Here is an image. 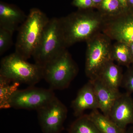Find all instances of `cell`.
Listing matches in <instances>:
<instances>
[{
    "label": "cell",
    "mask_w": 133,
    "mask_h": 133,
    "mask_svg": "<svg viewBox=\"0 0 133 133\" xmlns=\"http://www.w3.org/2000/svg\"><path fill=\"white\" fill-rule=\"evenodd\" d=\"M66 48L79 42H87L102 32L104 17L79 11L59 18Z\"/></svg>",
    "instance_id": "obj_1"
},
{
    "label": "cell",
    "mask_w": 133,
    "mask_h": 133,
    "mask_svg": "<svg viewBox=\"0 0 133 133\" xmlns=\"http://www.w3.org/2000/svg\"><path fill=\"white\" fill-rule=\"evenodd\" d=\"M49 20L41 10L37 8L30 9L26 20L19 27L15 52L26 60L32 56Z\"/></svg>",
    "instance_id": "obj_2"
},
{
    "label": "cell",
    "mask_w": 133,
    "mask_h": 133,
    "mask_svg": "<svg viewBox=\"0 0 133 133\" xmlns=\"http://www.w3.org/2000/svg\"><path fill=\"white\" fill-rule=\"evenodd\" d=\"M66 49L59 18L50 19L32 56L35 63L43 66Z\"/></svg>",
    "instance_id": "obj_3"
},
{
    "label": "cell",
    "mask_w": 133,
    "mask_h": 133,
    "mask_svg": "<svg viewBox=\"0 0 133 133\" xmlns=\"http://www.w3.org/2000/svg\"><path fill=\"white\" fill-rule=\"evenodd\" d=\"M0 76L19 83L33 86L43 79V66L30 63L15 52L3 57Z\"/></svg>",
    "instance_id": "obj_4"
},
{
    "label": "cell",
    "mask_w": 133,
    "mask_h": 133,
    "mask_svg": "<svg viewBox=\"0 0 133 133\" xmlns=\"http://www.w3.org/2000/svg\"><path fill=\"white\" fill-rule=\"evenodd\" d=\"M43 67V79L53 90L68 88L78 72L77 65L66 49Z\"/></svg>",
    "instance_id": "obj_5"
},
{
    "label": "cell",
    "mask_w": 133,
    "mask_h": 133,
    "mask_svg": "<svg viewBox=\"0 0 133 133\" xmlns=\"http://www.w3.org/2000/svg\"><path fill=\"white\" fill-rule=\"evenodd\" d=\"M111 41L101 32L87 41L85 72L89 80L96 78L105 65L113 60Z\"/></svg>",
    "instance_id": "obj_6"
},
{
    "label": "cell",
    "mask_w": 133,
    "mask_h": 133,
    "mask_svg": "<svg viewBox=\"0 0 133 133\" xmlns=\"http://www.w3.org/2000/svg\"><path fill=\"white\" fill-rule=\"evenodd\" d=\"M43 133H60L67 114L66 107L56 96L37 110Z\"/></svg>",
    "instance_id": "obj_7"
},
{
    "label": "cell",
    "mask_w": 133,
    "mask_h": 133,
    "mask_svg": "<svg viewBox=\"0 0 133 133\" xmlns=\"http://www.w3.org/2000/svg\"><path fill=\"white\" fill-rule=\"evenodd\" d=\"M53 90L50 89L30 87L16 91L10 99L9 108L37 110L44 105L55 97Z\"/></svg>",
    "instance_id": "obj_8"
},
{
    "label": "cell",
    "mask_w": 133,
    "mask_h": 133,
    "mask_svg": "<svg viewBox=\"0 0 133 133\" xmlns=\"http://www.w3.org/2000/svg\"><path fill=\"white\" fill-rule=\"evenodd\" d=\"M102 32L111 40L133 43V14L123 11L114 16L104 17Z\"/></svg>",
    "instance_id": "obj_9"
},
{
    "label": "cell",
    "mask_w": 133,
    "mask_h": 133,
    "mask_svg": "<svg viewBox=\"0 0 133 133\" xmlns=\"http://www.w3.org/2000/svg\"><path fill=\"white\" fill-rule=\"evenodd\" d=\"M108 118L124 130L129 124H133V99L131 94L122 93L115 101Z\"/></svg>",
    "instance_id": "obj_10"
},
{
    "label": "cell",
    "mask_w": 133,
    "mask_h": 133,
    "mask_svg": "<svg viewBox=\"0 0 133 133\" xmlns=\"http://www.w3.org/2000/svg\"><path fill=\"white\" fill-rule=\"evenodd\" d=\"M71 107L74 115L77 117L83 115L84 112L87 109H99L97 100L90 80L79 90L71 102Z\"/></svg>",
    "instance_id": "obj_11"
},
{
    "label": "cell",
    "mask_w": 133,
    "mask_h": 133,
    "mask_svg": "<svg viewBox=\"0 0 133 133\" xmlns=\"http://www.w3.org/2000/svg\"><path fill=\"white\" fill-rule=\"evenodd\" d=\"M27 16L16 5L0 2V28L14 33L23 23Z\"/></svg>",
    "instance_id": "obj_12"
},
{
    "label": "cell",
    "mask_w": 133,
    "mask_h": 133,
    "mask_svg": "<svg viewBox=\"0 0 133 133\" xmlns=\"http://www.w3.org/2000/svg\"><path fill=\"white\" fill-rule=\"evenodd\" d=\"M90 80L93 86L99 109L104 115L108 117L113 105L121 93L119 90H115L109 88L97 78Z\"/></svg>",
    "instance_id": "obj_13"
},
{
    "label": "cell",
    "mask_w": 133,
    "mask_h": 133,
    "mask_svg": "<svg viewBox=\"0 0 133 133\" xmlns=\"http://www.w3.org/2000/svg\"><path fill=\"white\" fill-rule=\"evenodd\" d=\"M124 74L120 65L111 60L100 71L96 78L99 79L109 88L119 91L121 87Z\"/></svg>",
    "instance_id": "obj_14"
},
{
    "label": "cell",
    "mask_w": 133,
    "mask_h": 133,
    "mask_svg": "<svg viewBox=\"0 0 133 133\" xmlns=\"http://www.w3.org/2000/svg\"><path fill=\"white\" fill-rule=\"evenodd\" d=\"M88 115L100 133L126 132V130L119 127L108 117L99 112L98 109L92 110Z\"/></svg>",
    "instance_id": "obj_15"
},
{
    "label": "cell",
    "mask_w": 133,
    "mask_h": 133,
    "mask_svg": "<svg viewBox=\"0 0 133 133\" xmlns=\"http://www.w3.org/2000/svg\"><path fill=\"white\" fill-rule=\"evenodd\" d=\"M20 83L10 79L3 76H0V108L6 109L9 108L8 102L16 91Z\"/></svg>",
    "instance_id": "obj_16"
},
{
    "label": "cell",
    "mask_w": 133,
    "mask_h": 133,
    "mask_svg": "<svg viewBox=\"0 0 133 133\" xmlns=\"http://www.w3.org/2000/svg\"><path fill=\"white\" fill-rule=\"evenodd\" d=\"M111 56L112 59L119 65L129 67L132 64L130 49L126 43L116 42L112 44Z\"/></svg>",
    "instance_id": "obj_17"
},
{
    "label": "cell",
    "mask_w": 133,
    "mask_h": 133,
    "mask_svg": "<svg viewBox=\"0 0 133 133\" xmlns=\"http://www.w3.org/2000/svg\"><path fill=\"white\" fill-rule=\"evenodd\" d=\"M69 133H100L88 115H83L71 124Z\"/></svg>",
    "instance_id": "obj_18"
},
{
    "label": "cell",
    "mask_w": 133,
    "mask_h": 133,
    "mask_svg": "<svg viewBox=\"0 0 133 133\" xmlns=\"http://www.w3.org/2000/svg\"><path fill=\"white\" fill-rule=\"evenodd\" d=\"M100 6L102 10L107 14L104 17L114 16L122 12L118 0H102Z\"/></svg>",
    "instance_id": "obj_19"
},
{
    "label": "cell",
    "mask_w": 133,
    "mask_h": 133,
    "mask_svg": "<svg viewBox=\"0 0 133 133\" xmlns=\"http://www.w3.org/2000/svg\"><path fill=\"white\" fill-rule=\"evenodd\" d=\"M14 33L3 28H0V55H3L12 44Z\"/></svg>",
    "instance_id": "obj_20"
},
{
    "label": "cell",
    "mask_w": 133,
    "mask_h": 133,
    "mask_svg": "<svg viewBox=\"0 0 133 133\" xmlns=\"http://www.w3.org/2000/svg\"><path fill=\"white\" fill-rule=\"evenodd\" d=\"M121 87L126 90L127 92L130 94L133 93V65L129 67L124 74Z\"/></svg>",
    "instance_id": "obj_21"
},
{
    "label": "cell",
    "mask_w": 133,
    "mask_h": 133,
    "mask_svg": "<svg viewBox=\"0 0 133 133\" xmlns=\"http://www.w3.org/2000/svg\"><path fill=\"white\" fill-rule=\"evenodd\" d=\"M72 5L80 9H85L94 7L92 0H73Z\"/></svg>",
    "instance_id": "obj_22"
},
{
    "label": "cell",
    "mask_w": 133,
    "mask_h": 133,
    "mask_svg": "<svg viewBox=\"0 0 133 133\" xmlns=\"http://www.w3.org/2000/svg\"><path fill=\"white\" fill-rule=\"evenodd\" d=\"M123 10H126L128 7V0H118Z\"/></svg>",
    "instance_id": "obj_23"
},
{
    "label": "cell",
    "mask_w": 133,
    "mask_h": 133,
    "mask_svg": "<svg viewBox=\"0 0 133 133\" xmlns=\"http://www.w3.org/2000/svg\"><path fill=\"white\" fill-rule=\"evenodd\" d=\"M128 44L129 47L130 49V52L132 58V64H133V43H130L129 44Z\"/></svg>",
    "instance_id": "obj_24"
},
{
    "label": "cell",
    "mask_w": 133,
    "mask_h": 133,
    "mask_svg": "<svg viewBox=\"0 0 133 133\" xmlns=\"http://www.w3.org/2000/svg\"><path fill=\"white\" fill-rule=\"evenodd\" d=\"M94 6L100 5V6L102 2V0H92Z\"/></svg>",
    "instance_id": "obj_25"
},
{
    "label": "cell",
    "mask_w": 133,
    "mask_h": 133,
    "mask_svg": "<svg viewBox=\"0 0 133 133\" xmlns=\"http://www.w3.org/2000/svg\"><path fill=\"white\" fill-rule=\"evenodd\" d=\"M126 133H133V129L129 130L128 131H126Z\"/></svg>",
    "instance_id": "obj_26"
},
{
    "label": "cell",
    "mask_w": 133,
    "mask_h": 133,
    "mask_svg": "<svg viewBox=\"0 0 133 133\" xmlns=\"http://www.w3.org/2000/svg\"><path fill=\"white\" fill-rule=\"evenodd\" d=\"M129 3L131 5H133V0H128V4Z\"/></svg>",
    "instance_id": "obj_27"
}]
</instances>
